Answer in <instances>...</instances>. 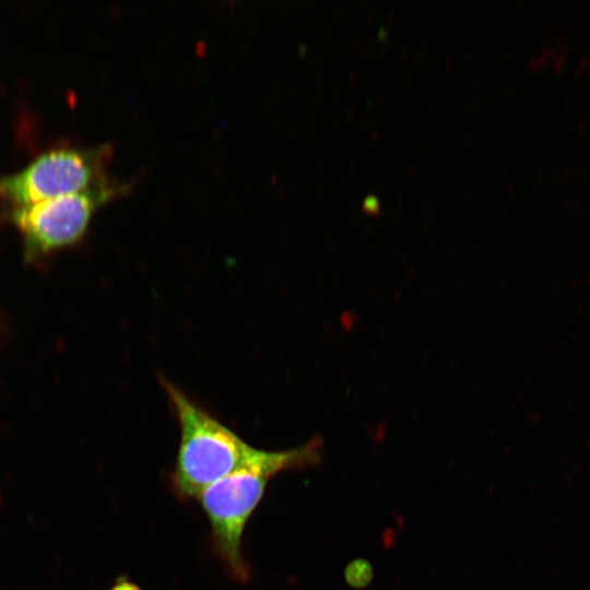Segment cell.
Masks as SVG:
<instances>
[{
  "instance_id": "cell-5",
  "label": "cell",
  "mask_w": 590,
  "mask_h": 590,
  "mask_svg": "<svg viewBox=\"0 0 590 590\" xmlns=\"http://www.w3.org/2000/svg\"><path fill=\"white\" fill-rule=\"evenodd\" d=\"M344 579L353 589H365L374 579V568L366 558H355L351 560L344 569Z\"/></svg>"
},
{
  "instance_id": "cell-4",
  "label": "cell",
  "mask_w": 590,
  "mask_h": 590,
  "mask_svg": "<svg viewBox=\"0 0 590 590\" xmlns=\"http://www.w3.org/2000/svg\"><path fill=\"white\" fill-rule=\"evenodd\" d=\"M110 154L108 144L49 150L16 173L0 175V200L15 208L83 191L106 178Z\"/></svg>"
},
{
  "instance_id": "cell-1",
  "label": "cell",
  "mask_w": 590,
  "mask_h": 590,
  "mask_svg": "<svg viewBox=\"0 0 590 590\" xmlns=\"http://www.w3.org/2000/svg\"><path fill=\"white\" fill-rule=\"evenodd\" d=\"M322 455L323 440L319 436L286 450L261 449L249 464L214 482L198 497L210 522L214 551L234 581L246 583L250 578L241 539L270 480L281 472L315 467Z\"/></svg>"
},
{
  "instance_id": "cell-2",
  "label": "cell",
  "mask_w": 590,
  "mask_h": 590,
  "mask_svg": "<svg viewBox=\"0 0 590 590\" xmlns=\"http://www.w3.org/2000/svg\"><path fill=\"white\" fill-rule=\"evenodd\" d=\"M162 386L180 432L170 477L177 498L198 499L208 486L257 458L261 449L246 442L170 381L163 380Z\"/></svg>"
},
{
  "instance_id": "cell-3",
  "label": "cell",
  "mask_w": 590,
  "mask_h": 590,
  "mask_svg": "<svg viewBox=\"0 0 590 590\" xmlns=\"http://www.w3.org/2000/svg\"><path fill=\"white\" fill-rule=\"evenodd\" d=\"M130 187L106 177L80 192L11 208L8 219L21 236L25 260L35 263L76 245L95 211Z\"/></svg>"
},
{
  "instance_id": "cell-6",
  "label": "cell",
  "mask_w": 590,
  "mask_h": 590,
  "mask_svg": "<svg viewBox=\"0 0 590 590\" xmlns=\"http://www.w3.org/2000/svg\"><path fill=\"white\" fill-rule=\"evenodd\" d=\"M362 209L368 214H379L381 211V205L377 197L368 194L364 198L362 202Z\"/></svg>"
},
{
  "instance_id": "cell-7",
  "label": "cell",
  "mask_w": 590,
  "mask_h": 590,
  "mask_svg": "<svg viewBox=\"0 0 590 590\" xmlns=\"http://www.w3.org/2000/svg\"><path fill=\"white\" fill-rule=\"evenodd\" d=\"M109 590H141V588L126 577H121L114 583V586Z\"/></svg>"
},
{
  "instance_id": "cell-8",
  "label": "cell",
  "mask_w": 590,
  "mask_h": 590,
  "mask_svg": "<svg viewBox=\"0 0 590 590\" xmlns=\"http://www.w3.org/2000/svg\"><path fill=\"white\" fill-rule=\"evenodd\" d=\"M0 326H1V320H0Z\"/></svg>"
}]
</instances>
